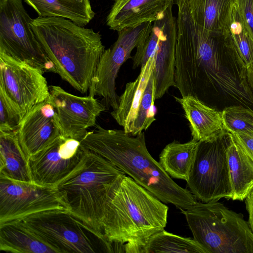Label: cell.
I'll return each mask as SVG.
<instances>
[{
    "mask_svg": "<svg viewBox=\"0 0 253 253\" xmlns=\"http://www.w3.org/2000/svg\"><path fill=\"white\" fill-rule=\"evenodd\" d=\"M176 26L173 86L181 97L214 108L220 99L253 110L246 70L229 32L206 30L178 11Z\"/></svg>",
    "mask_w": 253,
    "mask_h": 253,
    "instance_id": "cell-1",
    "label": "cell"
},
{
    "mask_svg": "<svg viewBox=\"0 0 253 253\" xmlns=\"http://www.w3.org/2000/svg\"><path fill=\"white\" fill-rule=\"evenodd\" d=\"M80 141L83 148L109 161L163 203L180 210L197 202L190 191L176 184L152 157L144 132L132 136L124 129H108L96 125Z\"/></svg>",
    "mask_w": 253,
    "mask_h": 253,
    "instance_id": "cell-2",
    "label": "cell"
},
{
    "mask_svg": "<svg viewBox=\"0 0 253 253\" xmlns=\"http://www.w3.org/2000/svg\"><path fill=\"white\" fill-rule=\"evenodd\" d=\"M30 25L56 74L86 93L105 50L100 33L58 17L39 16Z\"/></svg>",
    "mask_w": 253,
    "mask_h": 253,
    "instance_id": "cell-3",
    "label": "cell"
},
{
    "mask_svg": "<svg viewBox=\"0 0 253 253\" xmlns=\"http://www.w3.org/2000/svg\"><path fill=\"white\" fill-rule=\"evenodd\" d=\"M169 207L126 174L113 185L106 202L102 234L111 253L115 245L143 247L154 234L164 229Z\"/></svg>",
    "mask_w": 253,
    "mask_h": 253,
    "instance_id": "cell-4",
    "label": "cell"
},
{
    "mask_svg": "<svg viewBox=\"0 0 253 253\" xmlns=\"http://www.w3.org/2000/svg\"><path fill=\"white\" fill-rule=\"evenodd\" d=\"M84 149L79 164L56 187L72 214L104 238L102 222L107 198L114 183L125 173L101 156Z\"/></svg>",
    "mask_w": 253,
    "mask_h": 253,
    "instance_id": "cell-5",
    "label": "cell"
},
{
    "mask_svg": "<svg viewBox=\"0 0 253 253\" xmlns=\"http://www.w3.org/2000/svg\"><path fill=\"white\" fill-rule=\"evenodd\" d=\"M218 201L197 202L180 210L194 240L206 253H253V232L248 221Z\"/></svg>",
    "mask_w": 253,
    "mask_h": 253,
    "instance_id": "cell-6",
    "label": "cell"
},
{
    "mask_svg": "<svg viewBox=\"0 0 253 253\" xmlns=\"http://www.w3.org/2000/svg\"><path fill=\"white\" fill-rule=\"evenodd\" d=\"M58 253H111L105 239L68 210L47 211L16 221Z\"/></svg>",
    "mask_w": 253,
    "mask_h": 253,
    "instance_id": "cell-7",
    "label": "cell"
},
{
    "mask_svg": "<svg viewBox=\"0 0 253 253\" xmlns=\"http://www.w3.org/2000/svg\"><path fill=\"white\" fill-rule=\"evenodd\" d=\"M229 133L212 141H199L187 186L197 200L207 203L231 199L233 192L227 148Z\"/></svg>",
    "mask_w": 253,
    "mask_h": 253,
    "instance_id": "cell-8",
    "label": "cell"
},
{
    "mask_svg": "<svg viewBox=\"0 0 253 253\" xmlns=\"http://www.w3.org/2000/svg\"><path fill=\"white\" fill-rule=\"evenodd\" d=\"M22 0H0V53L56 73L31 27Z\"/></svg>",
    "mask_w": 253,
    "mask_h": 253,
    "instance_id": "cell-9",
    "label": "cell"
},
{
    "mask_svg": "<svg viewBox=\"0 0 253 253\" xmlns=\"http://www.w3.org/2000/svg\"><path fill=\"white\" fill-rule=\"evenodd\" d=\"M173 4L162 18L153 22L150 33L136 47L131 58L133 68L135 69L144 65L152 56L155 57V99L162 98L174 85L177 26Z\"/></svg>",
    "mask_w": 253,
    "mask_h": 253,
    "instance_id": "cell-10",
    "label": "cell"
},
{
    "mask_svg": "<svg viewBox=\"0 0 253 253\" xmlns=\"http://www.w3.org/2000/svg\"><path fill=\"white\" fill-rule=\"evenodd\" d=\"M54 210L70 211L56 186L16 181L0 175V224Z\"/></svg>",
    "mask_w": 253,
    "mask_h": 253,
    "instance_id": "cell-11",
    "label": "cell"
},
{
    "mask_svg": "<svg viewBox=\"0 0 253 253\" xmlns=\"http://www.w3.org/2000/svg\"><path fill=\"white\" fill-rule=\"evenodd\" d=\"M152 22L125 28L118 32L117 41L110 48L105 49L93 75L88 95L103 98L107 108L116 110L119 96L116 91V79L122 65L132 58L131 53L149 35Z\"/></svg>",
    "mask_w": 253,
    "mask_h": 253,
    "instance_id": "cell-12",
    "label": "cell"
},
{
    "mask_svg": "<svg viewBox=\"0 0 253 253\" xmlns=\"http://www.w3.org/2000/svg\"><path fill=\"white\" fill-rule=\"evenodd\" d=\"M44 71L0 53V89L22 119L33 107L49 96Z\"/></svg>",
    "mask_w": 253,
    "mask_h": 253,
    "instance_id": "cell-13",
    "label": "cell"
},
{
    "mask_svg": "<svg viewBox=\"0 0 253 253\" xmlns=\"http://www.w3.org/2000/svg\"><path fill=\"white\" fill-rule=\"evenodd\" d=\"M84 153L79 140L62 135L28 158L33 182L56 186L77 166Z\"/></svg>",
    "mask_w": 253,
    "mask_h": 253,
    "instance_id": "cell-14",
    "label": "cell"
},
{
    "mask_svg": "<svg viewBox=\"0 0 253 253\" xmlns=\"http://www.w3.org/2000/svg\"><path fill=\"white\" fill-rule=\"evenodd\" d=\"M49 98L56 110L61 135L81 139L87 129L95 126L96 120L106 106L94 96H79L58 85H50Z\"/></svg>",
    "mask_w": 253,
    "mask_h": 253,
    "instance_id": "cell-15",
    "label": "cell"
},
{
    "mask_svg": "<svg viewBox=\"0 0 253 253\" xmlns=\"http://www.w3.org/2000/svg\"><path fill=\"white\" fill-rule=\"evenodd\" d=\"M17 132L28 158L61 136L57 113L49 97L24 115Z\"/></svg>",
    "mask_w": 253,
    "mask_h": 253,
    "instance_id": "cell-16",
    "label": "cell"
},
{
    "mask_svg": "<svg viewBox=\"0 0 253 253\" xmlns=\"http://www.w3.org/2000/svg\"><path fill=\"white\" fill-rule=\"evenodd\" d=\"M173 0H114L106 17L111 30L118 32L163 17Z\"/></svg>",
    "mask_w": 253,
    "mask_h": 253,
    "instance_id": "cell-17",
    "label": "cell"
},
{
    "mask_svg": "<svg viewBox=\"0 0 253 253\" xmlns=\"http://www.w3.org/2000/svg\"><path fill=\"white\" fill-rule=\"evenodd\" d=\"M175 99L181 105L189 123L192 139L210 141L228 133L224 126L221 111L193 96Z\"/></svg>",
    "mask_w": 253,
    "mask_h": 253,
    "instance_id": "cell-18",
    "label": "cell"
},
{
    "mask_svg": "<svg viewBox=\"0 0 253 253\" xmlns=\"http://www.w3.org/2000/svg\"><path fill=\"white\" fill-rule=\"evenodd\" d=\"M177 11L211 31L226 32L235 0H175Z\"/></svg>",
    "mask_w": 253,
    "mask_h": 253,
    "instance_id": "cell-19",
    "label": "cell"
},
{
    "mask_svg": "<svg viewBox=\"0 0 253 253\" xmlns=\"http://www.w3.org/2000/svg\"><path fill=\"white\" fill-rule=\"evenodd\" d=\"M155 57H150L141 67L137 78L126 84L123 93L119 96L118 107L111 113L125 131L131 135L138 108L144 90L155 67Z\"/></svg>",
    "mask_w": 253,
    "mask_h": 253,
    "instance_id": "cell-20",
    "label": "cell"
},
{
    "mask_svg": "<svg viewBox=\"0 0 253 253\" xmlns=\"http://www.w3.org/2000/svg\"><path fill=\"white\" fill-rule=\"evenodd\" d=\"M227 157L232 200L243 201L253 188V161L235 135L229 133Z\"/></svg>",
    "mask_w": 253,
    "mask_h": 253,
    "instance_id": "cell-21",
    "label": "cell"
},
{
    "mask_svg": "<svg viewBox=\"0 0 253 253\" xmlns=\"http://www.w3.org/2000/svg\"><path fill=\"white\" fill-rule=\"evenodd\" d=\"M0 175L14 180L33 182L28 158L21 146L17 130L0 131Z\"/></svg>",
    "mask_w": 253,
    "mask_h": 253,
    "instance_id": "cell-22",
    "label": "cell"
},
{
    "mask_svg": "<svg viewBox=\"0 0 253 253\" xmlns=\"http://www.w3.org/2000/svg\"><path fill=\"white\" fill-rule=\"evenodd\" d=\"M0 251L12 253H58L18 221L0 224Z\"/></svg>",
    "mask_w": 253,
    "mask_h": 253,
    "instance_id": "cell-23",
    "label": "cell"
},
{
    "mask_svg": "<svg viewBox=\"0 0 253 253\" xmlns=\"http://www.w3.org/2000/svg\"><path fill=\"white\" fill-rule=\"evenodd\" d=\"M39 17H58L85 26L94 17L89 0H24Z\"/></svg>",
    "mask_w": 253,
    "mask_h": 253,
    "instance_id": "cell-24",
    "label": "cell"
},
{
    "mask_svg": "<svg viewBox=\"0 0 253 253\" xmlns=\"http://www.w3.org/2000/svg\"><path fill=\"white\" fill-rule=\"evenodd\" d=\"M199 141L185 143L174 140L167 144L159 155V163L170 176L188 180Z\"/></svg>",
    "mask_w": 253,
    "mask_h": 253,
    "instance_id": "cell-25",
    "label": "cell"
},
{
    "mask_svg": "<svg viewBox=\"0 0 253 253\" xmlns=\"http://www.w3.org/2000/svg\"><path fill=\"white\" fill-rule=\"evenodd\" d=\"M206 253V252L193 238L181 237L163 229L152 235L144 245L143 253Z\"/></svg>",
    "mask_w": 253,
    "mask_h": 253,
    "instance_id": "cell-26",
    "label": "cell"
},
{
    "mask_svg": "<svg viewBox=\"0 0 253 253\" xmlns=\"http://www.w3.org/2000/svg\"><path fill=\"white\" fill-rule=\"evenodd\" d=\"M228 32L246 73L253 74V39L235 5L232 9Z\"/></svg>",
    "mask_w": 253,
    "mask_h": 253,
    "instance_id": "cell-27",
    "label": "cell"
},
{
    "mask_svg": "<svg viewBox=\"0 0 253 253\" xmlns=\"http://www.w3.org/2000/svg\"><path fill=\"white\" fill-rule=\"evenodd\" d=\"M226 130L253 136V110L241 105L226 106L221 111Z\"/></svg>",
    "mask_w": 253,
    "mask_h": 253,
    "instance_id": "cell-28",
    "label": "cell"
},
{
    "mask_svg": "<svg viewBox=\"0 0 253 253\" xmlns=\"http://www.w3.org/2000/svg\"><path fill=\"white\" fill-rule=\"evenodd\" d=\"M155 87L153 71L150 77L141 99L136 119L134 122L132 136H136L143 130H146L155 121L154 101Z\"/></svg>",
    "mask_w": 253,
    "mask_h": 253,
    "instance_id": "cell-29",
    "label": "cell"
},
{
    "mask_svg": "<svg viewBox=\"0 0 253 253\" xmlns=\"http://www.w3.org/2000/svg\"><path fill=\"white\" fill-rule=\"evenodd\" d=\"M21 120L4 91L0 89V131L16 130Z\"/></svg>",
    "mask_w": 253,
    "mask_h": 253,
    "instance_id": "cell-30",
    "label": "cell"
},
{
    "mask_svg": "<svg viewBox=\"0 0 253 253\" xmlns=\"http://www.w3.org/2000/svg\"><path fill=\"white\" fill-rule=\"evenodd\" d=\"M235 1V5L253 39V0Z\"/></svg>",
    "mask_w": 253,
    "mask_h": 253,
    "instance_id": "cell-31",
    "label": "cell"
},
{
    "mask_svg": "<svg viewBox=\"0 0 253 253\" xmlns=\"http://www.w3.org/2000/svg\"><path fill=\"white\" fill-rule=\"evenodd\" d=\"M233 134L253 161V136L243 133Z\"/></svg>",
    "mask_w": 253,
    "mask_h": 253,
    "instance_id": "cell-32",
    "label": "cell"
},
{
    "mask_svg": "<svg viewBox=\"0 0 253 253\" xmlns=\"http://www.w3.org/2000/svg\"><path fill=\"white\" fill-rule=\"evenodd\" d=\"M247 211L249 213V226L253 232V188L245 198Z\"/></svg>",
    "mask_w": 253,
    "mask_h": 253,
    "instance_id": "cell-33",
    "label": "cell"
},
{
    "mask_svg": "<svg viewBox=\"0 0 253 253\" xmlns=\"http://www.w3.org/2000/svg\"><path fill=\"white\" fill-rule=\"evenodd\" d=\"M247 77L249 86L253 94V74L247 73Z\"/></svg>",
    "mask_w": 253,
    "mask_h": 253,
    "instance_id": "cell-34",
    "label": "cell"
}]
</instances>
